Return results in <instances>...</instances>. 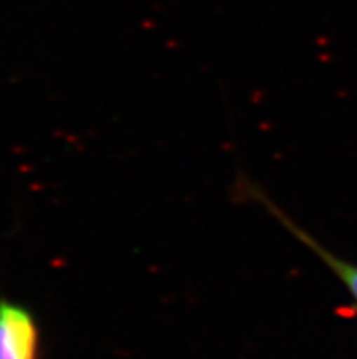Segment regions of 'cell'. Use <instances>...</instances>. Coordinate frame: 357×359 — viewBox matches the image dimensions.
I'll use <instances>...</instances> for the list:
<instances>
[{"label": "cell", "mask_w": 357, "mask_h": 359, "mask_svg": "<svg viewBox=\"0 0 357 359\" xmlns=\"http://www.w3.org/2000/svg\"><path fill=\"white\" fill-rule=\"evenodd\" d=\"M241 188H243L246 194H250V197H252L253 201L261 203V205L264 206V208H267L268 212H270V214L274 215V217H276L277 221H279V223L283 224V226H285L286 230H288V232L292 233V236H294L299 243H301V245L307 246L308 250L312 252L317 259L328 266V270L334 273L335 278L343 283V287L346 288V292H349L350 296H352L353 303L357 305V263L346 261L344 257H341V255H337V254H334L332 250H328V248H326L321 241H317L316 237L308 232L307 228H303L301 224L295 223L294 219L290 217L285 210H281L279 206H277L276 203L270 199V197L264 196V194H262V191L255 187V184H252V182H244Z\"/></svg>", "instance_id": "cell-1"}, {"label": "cell", "mask_w": 357, "mask_h": 359, "mask_svg": "<svg viewBox=\"0 0 357 359\" xmlns=\"http://www.w3.org/2000/svg\"><path fill=\"white\" fill-rule=\"evenodd\" d=\"M39 327L26 306L0 301V359H36Z\"/></svg>", "instance_id": "cell-2"}]
</instances>
